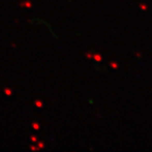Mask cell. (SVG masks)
Returning <instances> with one entry per match:
<instances>
[{
	"label": "cell",
	"instance_id": "cell-1",
	"mask_svg": "<svg viewBox=\"0 0 152 152\" xmlns=\"http://www.w3.org/2000/svg\"><path fill=\"white\" fill-rule=\"evenodd\" d=\"M111 66H112L113 67V68H115V69H116V68H117V64H116V63H115V62H112V63H111Z\"/></svg>",
	"mask_w": 152,
	"mask_h": 152
},
{
	"label": "cell",
	"instance_id": "cell-2",
	"mask_svg": "<svg viewBox=\"0 0 152 152\" xmlns=\"http://www.w3.org/2000/svg\"><path fill=\"white\" fill-rule=\"evenodd\" d=\"M101 59H102V58H101V56H99V55H96V56H95V60H101Z\"/></svg>",
	"mask_w": 152,
	"mask_h": 152
},
{
	"label": "cell",
	"instance_id": "cell-3",
	"mask_svg": "<svg viewBox=\"0 0 152 152\" xmlns=\"http://www.w3.org/2000/svg\"><path fill=\"white\" fill-rule=\"evenodd\" d=\"M140 8H142V9H147V6L145 5H140Z\"/></svg>",
	"mask_w": 152,
	"mask_h": 152
}]
</instances>
